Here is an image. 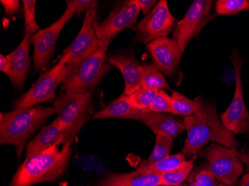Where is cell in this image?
<instances>
[{
  "mask_svg": "<svg viewBox=\"0 0 249 186\" xmlns=\"http://www.w3.org/2000/svg\"><path fill=\"white\" fill-rule=\"evenodd\" d=\"M212 5L211 0H196L184 17L177 22L173 29V39L181 52H184L190 40L197 37L204 26L213 18L211 14Z\"/></svg>",
  "mask_w": 249,
  "mask_h": 186,
  "instance_id": "obj_9",
  "label": "cell"
},
{
  "mask_svg": "<svg viewBox=\"0 0 249 186\" xmlns=\"http://www.w3.org/2000/svg\"><path fill=\"white\" fill-rule=\"evenodd\" d=\"M196 186V185L195 182H194V180H193V181H192V180H191V183H190V184L187 185V186Z\"/></svg>",
  "mask_w": 249,
  "mask_h": 186,
  "instance_id": "obj_37",
  "label": "cell"
},
{
  "mask_svg": "<svg viewBox=\"0 0 249 186\" xmlns=\"http://www.w3.org/2000/svg\"><path fill=\"white\" fill-rule=\"evenodd\" d=\"M98 8L89 10L85 13L80 32L71 46L64 51L59 64H67L71 60L78 59L92 54L100 47L94 28Z\"/></svg>",
  "mask_w": 249,
  "mask_h": 186,
  "instance_id": "obj_13",
  "label": "cell"
},
{
  "mask_svg": "<svg viewBox=\"0 0 249 186\" xmlns=\"http://www.w3.org/2000/svg\"><path fill=\"white\" fill-rule=\"evenodd\" d=\"M32 36L24 34L19 46L7 56L10 65L8 77L17 87L23 89L30 66L29 48Z\"/></svg>",
  "mask_w": 249,
  "mask_h": 186,
  "instance_id": "obj_16",
  "label": "cell"
},
{
  "mask_svg": "<svg viewBox=\"0 0 249 186\" xmlns=\"http://www.w3.org/2000/svg\"><path fill=\"white\" fill-rule=\"evenodd\" d=\"M129 162L137 170L142 173H163L165 171L174 170L186 162V156L182 153L170 155L168 157L157 162H147V160L140 159L138 156H128Z\"/></svg>",
  "mask_w": 249,
  "mask_h": 186,
  "instance_id": "obj_21",
  "label": "cell"
},
{
  "mask_svg": "<svg viewBox=\"0 0 249 186\" xmlns=\"http://www.w3.org/2000/svg\"><path fill=\"white\" fill-rule=\"evenodd\" d=\"M66 4L67 9L76 15L86 13L87 11L99 6L97 0H67Z\"/></svg>",
  "mask_w": 249,
  "mask_h": 186,
  "instance_id": "obj_30",
  "label": "cell"
},
{
  "mask_svg": "<svg viewBox=\"0 0 249 186\" xmlns=\"http://www.w3.org/2000/svg\"><path fill=\"white\" fill-rule=\"evenodd\" d=\"M141 122L145 124L154 134H164L176 138L185 130L184 123L179 122L169 113H156L144 110Z\"/></svg>",
  "mask_w": 249,
  "mask_h": 186,
  "instance_id": "obj_17",
  "label": "cell"
},
{
  "mask_svg": "<svg viewBox=\"0 0 249 186\" xmlns=\"http://www.w3.org/2000/svg\"><path fill=\"white\" fill-rule=\"evenodd\" d=\"M176 22L167 1L160 0L136 27V40L148 44L155 39L166 37L174 29Z\"/></svg>",
  "mask_w": 249,
  "mask_h": 186,
  "instance_id": "obj_12",
  "label": "cell"
},
{
  "mask_svg": "<svg viewBox=\"0 0 249 186\" xmlns=\"http://www.w3.org/2000/svg\"><path fill=\"white\" fill-rule=\"evenodd\" d=\"M67 71V64L58 63L50 70L43 72L32 88L17 100L15 110L30 108L37 103L53 100L56 89L64 82Z\"/></svg>",
  "mask_w": 249,
  "mask_h": 186,
  "instance_id": "obj_10",
  "label": "cell"
},
{
  "mask_svg": "<svg viewBox=\"0 0 249 186\" xmlns=\"http://www.w3.org/2000/svg\"><path fill=\"white\" fill-rule=\"evenodd\" d=\"M140 12L136 0H126L117 4L103 22L95 19L94 28L100 47L107 50L112 40L120 32L134 29Z\"/></svg>",
  "mask_w": 249,
  "mask_h": 186,
  "instance_id": "obj_7",
  "label": "cell"
},
{
  "mask_svg": "<svg viewBox=\"0 0 249 186\" xmlns=\"http://www.w3.org/2000/svg\"><path fill=\"white\" fill-rule=\"evenodd\" d=\"M194 181L196 186H218L216 177L211 173L208 167L202 169L196 174Z\"/></svg>",
  "mask_w": 249,
  "mask_h": 186,
  "instance_id": "obj_31",
  "label": "cell"
},
{
  "mask_svg": "<svg viewBox=\"0 0 249 186\" xmlns=\"http://www.w3.org/2000/svg\"><path fill=\"white\" fill-rule=\"evenodd\" d=\"M216 15H235L249 11V0H219L215 7Z\"/></svg>",
  "mask_w": 249,
  "mask_h": 186,
  "instance_id": "obj_27",
  "label": "cell"
},
{
  "mask_svg": "<svg viewBox=\"0 0 249 186\" xmlns=\"http://www.w3.org/2000/svg\"><path fill=\"white\" fill-rule=\"evenodd\" d=\"M64 143L63 131L57 118L50 125L43 127L40 134L26 147V158L44 152L54 145Z\"/></svg>",
  "mask_w": 249,
  "mask_h": 186,
  "instance_id": "obj_19",
  "label": "cell"
},
{
  "mask_svg": "<svg viewBox=\"0 0 249 186\" xmlns=\"http://www.w3.org/2000/svg\"><path fill=\"white\" fill-rule=\"evenodd\" d=\"M53 104L63 131V144L71 146L91 115L92 92L65 93L56 99Z\"/></svg>",
  "mask_w": 249,
  "mask_h": 186,
  "instance_id": "obj_5",
  "label": "cell"
},
{
  "mask_svg": "<svg viewBox=\"0 0 249 186\" xmlns=\"http://www.w3.org/2000/svg\"><path fill=\"white\" fill-rule=\"evenodd\" d=\"M74 14L66 9L62 16L46 29L39 30L31 38L34 45V70L40 72L47 67L55 51V45L60 33Z\"/></svg>",
  "mask_w": 249,
  "mask_h": 186,
  "instance_id": "obj_11",
  "label": "cell"
},
{
  "mask_svg": "<svg viewBox=\"0 0 249 186\" xmlns=\"http://www.w3.org/2000/svg\"><path fill=\"white\" fill-rule=\"evenodd\" d=\"M107 62L121 71L124 80L123 94L130 96L142 86V66L133 54H119L111 56Z\"/></svg>",
  "mask_w": 249,
  "mask_h": 186,
  "instance_id": "obj_15",
  "label": "cell"
},
{
  "mask_svg": "<svg viewBox=\"0 0 249 186\" xmlns=\"http://www.w3.org/2000/svg\"><path fill=\"white\" fill-rule=\"evenodd\" d=\"M107 50L99 47L86 57L71 60L67 63V71L63 82L62 90L66 93L91 92L110 70Z\"/></svg>",
  "mask_w": 249,
  "mask_h": 186,
  "instance_id": "obj_4",
  "label": "cell"
},
{
  "mask_svg": "<svg viewBox=\"0 0 249 186\" xmlns=\"http://www.w3.org/2000/svg\"><path fill=\"white\" fill-rule=\"evenodd\" d=\"M218 186H226V185L222 184V183H219V184L218 185Z\"/></svg>",
  "mask_w": 249,
  "mask_h": 186,
  "instance_id": "obj_38",
  "label": "cell"
},
{
  "mask_svg": "<svg viewBox=\"0 0 249 186\" xmlns=\"http://www.w3.org/2000/svg\"><path fill=\"white\" fill-rule=\"evenodd\" d=\"M240 186H249V173H247L242 177Z\"/></svg>",
  "mask_w": 249,
  "mask_h": 186,
  "instance_id": "obj_36",
  "label": "cell"
},
{
  "mask_svg": "<svg viewBox=\"0 0 249 186\" xmlns=\"http://www.w3.org/2000/svg\"><path fill=\"white\" fill-rule=\"evenodd\" d=\"M194 114L184 117V123L187 136L181 153L187 157L198 153L208 142H215L225 148L238 146L234 134L219 121L213 103H205L196 97Z\"/></svg>",
  "mask_w": 249,
  "mask_h": 186,
  "instance_id": "obj_1",
  "label": "cell"
},
{
  "mask_svg": "<svg viewBox=\"0 0 249 186\" xmlns=\"http://www.w3.org/2000/svg\"><path fill=\"white\" fill-rule=\"evenodd\" d=\"M99 186H163L160 173H142L138 170L107 176Z\"/></svg>",
  "mask_w": 249,
  "mask_h": 186,
  "instance_id": "obj_18",
  "label": "cell"
},
{
  "mask_svg": "<svg viewBox=\"0 0 249 186\" xmlns=\"http://www.w3.org/2000/svg\"><path fill=\"white\" fill-rule=\"evenodd\" d=\"M154 64L157 68L169 77L174 76L180 68L183 53L177 42L173 38L160 37L147 44Z\"/></svg>",
  "mask_w": 249,
  "mask_h": 186,
  "instance_id": "obj_14",
  "label": "cell"
},
{
  "mask_svg": "<svg viewBox=\"0 0 249 186\" xmlns=\"http://www.w3.org/2000/svg\"><path fill=\"white\" fill-rule=\"evenodd\" d=\"M144 110L133 107L128 96L122 95L118 99L110 102L103 110L95 113L93 119L99 118H126L141 121Z\"/></svg>",
  "mask_w": 249,
  "mask_h": 186,
  "instance_id": "obj_20",
  "label": "cell"
},
{
  "mask_svg": "<svg viewBox=\"0 0 249 186\" xmlns=\"http://www.w3.org/2000/svg\"><path fill=\"white\" fill-rule=\"evenodd\" d=\"M36 0H23L22 7L24 11L25 33L32 36L39 30V26L36 22Z\"/></svg>",
  "mask_w": 249,
  "mask_h": 186,
  "instance_id": "obj_28",
  "label": "cell"
},
{
  "mask_svg": "<svg viewBox=\"0 0 249 186\" xmlns=\"http://www.w3.org/2000/svg\"><path fill=\"white\" fill-rule=\"evenodd\" d=\"M196 158L186 161L181 166L174 170L160 173L163 186H179L183 182L187 180L190 176V172L194 169V162Z\"/></svg>",
  "mask_w": 249,
  "mask_h": 186,
  "instance_id": "obj_22",
  "label": "cell"
},
{
  "mask_svg": "<svg viewBox=\"0 0 249 186\" xmlns=\"http://www.w3.org/2000/svg\"><path fill=\"white\" fill-rule=\"evenodd\" d=\"M71 155V145H64L61 150L59 145H54L44 152L26 158L9 186H32L58 180L67 170Z\"/></svg>",
  "mask_w": 249,
  "mask_h": 186,
  "instance_id": "obj_2",
  "label": "cell"
},
{
  "mask_svg": "<svg viewBox=\"0 0 249 186\" xmlns=\"http://www.w3.org/2000/svg\"><path fill=\"white\" fill-rule=\"evenodd\" d=\"M142 86L158 90L170 89L166 78L154 64L142 66Z\"/></svg>",
  "mask_w": 249,
  "mask_h": 186,
  "instance_id": "obj_23",
  "label": "cell"
},
{
  "mask_svg": "<svg viewBox=\"0 0 249 186\" xmlns=\"http://www.w3.org/2000/svg\"><path fill=\"white\" fill-rule=\"evenodd\" d=\"M240 159H241L242 162L246 165L248 173H249V152L246 154L241 155Z\"/></svg>",
  "mask_w": 249,
  "mask_h": 186,
  "instance_id": "obj_35",
  "label": "cell"
},
{
  "mask_svg": "<svg viewBox=\"0 0 249 186\" xmlns=\"http://www.w3.org/2000/svg\"><path fill=\"white\" fill-rule=\"evenodd\" d=\"M0 2L3 5L5 14L7 16L16 15L20 10L19 0H1Z\"/></svg>",
  "mask_w": 249,
  "mask_h": 186,
  "instance_id": "obj_32",
  "label": "cell"
},
{
  "mask_svg": "<svg viewBox=\"0 0 249 186\" xmlns=\"http://www.w3.org/2000/svg\"><path fill=\"white\" fill-rule=\"evenodd\" d=\"M0 70L5 74L7 76H10V65L7 56L3 54L0 55Z\"/></svg>",
  "mask_w": 249,
  "mask_h": 186,
  "instance_id": "obj_34",
  "label": "cell"
},
{
  "mask_svg": "<svg viewBox=\"0 0 249 186\" xmlns=\"http://www.w3.org/2000/svg\"><path fill=\"white\" fill-rule=\"evenodd\" d=\"M173 145L171 136L164 134H157L155 148L147 162H157L170 156Z\"/></svg>",
  "mask_w": 249,
  "mask_h": 186,
  "instance_id": "obj_24",
  "label": "cell"
},
{
  "mask_svg": "<svg viewBox=\"0 0 249 186\" xmlns=\"http://www.w3.org/2000/svg\"><path fill=\"white\" fill-rule=\"evenodd\" d=\"M156 2V0H136L140 11L145 15H148L153 9Z\"/></svg>",
  "mask_w": 249,
  "mask_h": 186,
  "instance_id": "obj_33",
  "label": "cell"
},
{
  "mask_svg": "<svg viewBox=\"0 0 249 186\" xmlns=\"http://www.w3.org/2000/svg\"><path fill=\"white\" fill-rule=\"evenodd\" d=\"M236 148H225L212 144L198 151V156L209 162L208 169L217 181L229 186H233L243 174V162Z\"/></svg>",
  "mask_w": 249,
  "mask_h": 186,
  "instance_id": "obj_6",
  "label": "cell"
},
{
  "mask_svg": "<svg viewBox=\"0 0 249 186\" xmlns=\"http://www.w3.org/2000/svg\"><path fill=\"white\" fill-rule=\"evenodd\" d=\"M149 111L156 113H171L172 100L171 96L163 89H160L157 93L153 101L151 103L149 108Z\"/></svg>",
  "mask_w": 249,
  "mask_h": 186,
  "instance_id": "obj_29",
  "label": "cell"
},
{
  "mask_svg": "<svg viewBox=\"0 0 249 186\" xmlns=\"http://www.w3.org/2000/svg\"><path fill=\"white\" fill-rule=\"evenodd\" d=\"M231 60L235 75V92L229 108L220 116L222 124L235 135L249 134V113L245 103L241 70L243 59L238 51H233Z\"/></svg>",
  "mask_w": 249,
  "mask_h": 186,
  "instance_id": "obj_8",
  "label": "cell"
},
{
  "mask_svg": "<svg viewBox=\"0 0 249 186\" xmlns=\"http://www.w3.org/2000/svg\"><path fill=\"white\" fill-rule=\"evenodd\" d=\"M172 115L191 116L195 111V101L188 99L177 91H173L171 96Z\"/></svg>",
  "mask_w": 249,
  "mask_h": 186,
  "instance_id": "obj_25",
  "label": "cell"
},
{
  "mask_svg": "<svg viewBox=\"0 0 249 186\" xmlns=\"http://www.w3.org/2000/svg\"><path fill=\"white\" fill-rule=\"evenodd\" d=\"M158 91V89H147L141 86L139 89L128 96V99L135 108L141 110H149Z\"/></svg>",
  "mask_w": 249,
  "mask_h": 186,
  "instance_id": "obj_26",
  "label": "cell"
},
{
  "mask_svg": "<svg viewBox=\"0 0 249 186\" xmlns=\"http://www.w3.org/2000/svg\"><path fill=\"white\" fill-rule=\"evenodd\" d=\"M54 107H30L0 114V144L15 147L19 158L28 138L55 114Z\"/></svg>",
  "mask_w": 249,
  "mask_h": 186,
  "instance_id": "obj_3",
  "label": "cell"
}]
</instances>
